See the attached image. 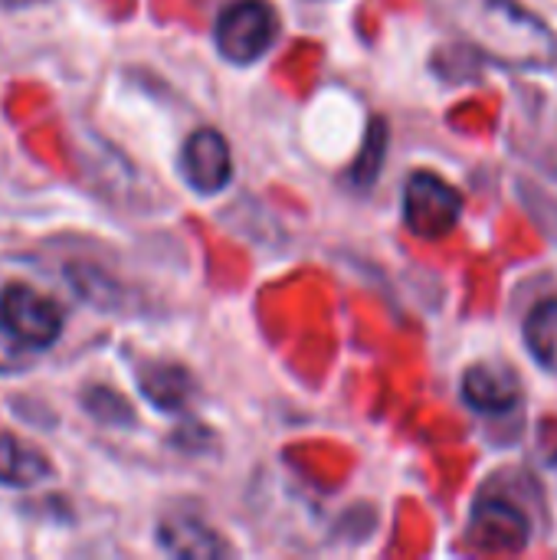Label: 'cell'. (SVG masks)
<instances>
[{"label":"cell","instance_id":"6da1fadb","mask_svg":"<svg viewBox=\"0 0 557 560\" xmlns=\"http://www.w3.org/2000/svg\"><path fill=\"white\" fill-rule=\"evenodd\" d=\"M483 56L515 69H552L557 39L542 16L515 0H433Z\"/></svg>","mask_w":557,"mask_h":560},{"label":"cell","instance_id":"7a4b0ae2","mask_svg":"<svg viewBox=\"0 0 557 560\" xmlns=\"http://www.w3.org/2000/svg\"><path fill=\"white\" fill-rule=\"evenodd\" d=\"M279 20L269 3L263 0H236L230 3L213 26L217 52L233 66H253L259 62L269 46L276 43Z\"/></svg>","mask_w":557,"mask_h":560},{"label":"cell","instance_id":"3957f363","mask_svg":"<svg viewBox=\"0 0 557 560\" xmlns=\"http://www.w3.org/2000/svg\"><path fill=\"white\" fill-rule=\"evenodd\" d=\"M463 197L460 190L433 171L410 174L404 187V223L420 240H440L460 226Z\"/></svg>","mask_w":557,"mask_h":560},{"label":"cell","instance_id":"277c9868","mask_svg":"<svg viewBox=\"0 0 557 560\" xmlns=\"http://www.w3.org/2000/svg\"><path fill=\"white\" fill-rule=\"evenodd\" d=\"M0 322L33 351H46L62 338V308L26 282H10L0 289Z\"/></svg>","mask_w":557,"mask_h":560},{"label":"cell","instance_id":"5b68a950","mask_svg":"<svg viewBox=\"0 0 557 560\" xmlns=\"http://www.w3.org/2000/svg\"><path fill=\"white\" fill-rule=\"evenodd\" d=\"M181 177L184 184L200 194H220L233 180V154L227 138L217 128H197L181 148Z\"/></svg>","mask_w":557,"mask_h":560},{"label":"cell","instance_id":"8992f818","mask_svg":"<svg viewBox=\"0 0 557 560\" xmlns=\"http://www.w3.org/2000/svg\"><path fill=\"white\" fill-rule=\"evenodd\" d=\"M463 400L489 417H502L519 407L522 381L506 364H476L463 377Z\"/></svg>","mask_w":557,"mask_h":560},{"label":"cell","instance_id":"52a82bcc","mask_svg":"<svg viewBox=\"0 0 557 560\" xmlns=\"http://www.w3.org/2000/svg\"><path fill=\"white\" fill-rule=\"evenodd\" d=\"M469 538L486 551H519L529 545V518L502 499H486L473 512Z\"/></svg>","mask_w":557,"mask_h":560},{"label":"cell","instance_id":"ba28073f","mask_svg":"<svg viewBox=\"0 0 557 560\" xmlns=\"http://www.w3.org/2000/svg\"><path fill=\"white\" fill-rule=\"evenodd\" d=\"M158 548L171 558L213 560L227 558L230 545L194 515H171L158 525Z\"/></svg>","mask_w":557,"mask_h":560},{"label":"cell","instance_id":"9c48e42d","mask_svg":"<svg viewBox=\"0 0 557 560\" xmlns=\"http://www.w3.org/2000/svg\"><path fill=\"white\" fill-rule=\"evenodd\" d=\"M138 387L144 400L161 410V413H184L190 397H194V377L187 368L171 364V361H154L144 364L138 374Z\"/></svg>","mask_w":557,"mask_h":560},{"label":"cell","instance_id":"30bf717a","mask_svg":"<svg viewBox=\"0 0 557 560\" xmlns=\"http://www.w3.org/2000/svg\"><path fill=\"white\" fill-rule=\"evenodd\" d=\"M53 476L43 450L0 430V486L3 489H36Z\"/></svg>","mask_w":557,"mask_h":560},{"label":"cell","instance_id":"8fae6325","mask_svg":"<svg viewBox=\"0 0 557 560\" xmlns=\"http://www.w3.org/2000/svg\"><path fill=\"white\" fill-rule=\"evenodd\" d=\"M525 348L545 368L548 374H557V299L538 302L525 318Z\"/></svg>","mask_w":557,"mask_h":560},{"label":"cell","instance_id":"7c38bea8","mask_svg":"<svg viewBox=\"0 0 557 560\" xmlns=\"http://www.w3.org/2000/svg\"><path fill=\"white\" fill-rule=\"evenodd\" d=\"M384 151H387V125L381 118H374L368 125V138H364V148L355 161V167L348 171V184L358 187V190H368L374 187L378 174H381V164H384Z\"/></svg>","mask_w":557,"mask_h":560},{"label":"cell","instance_id":"4fadbf2b","mask_svg":"<svg viewBox=\"0 0 557 560\" xmlns=\"http://www.w3.org/2000/svg\"><path fill=\"white\" fill-rule=\"evenodd\" d=\"M82 407L92 420L105 423V427H131L135 423V410L125 397H118L108 387H89L82 394Z\"/></svg>","mask_w":557,"mask_h":560},{"label":"cell","instance_id":"5bb4252c","mask_svg":"<svg viewBox=\"0 0 557 560\" xmlns=\"http://www.w3.org/2000/svg\"><path fill=\"white\" fill-rule=\"evenodd\" d=\"M33 348H26L3 322H0V374H16L33 364Z\"/></svg>","mask_w":557,"mask_h":560}]
</instances>
